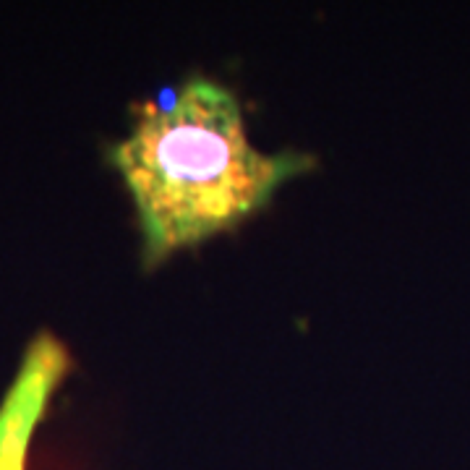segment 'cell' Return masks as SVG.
Instances as JSON below:
<instances>
[{"instance_id": "cell-1", "label": "cell", "mask_w": 470, "mask_h": 470, "mask_svg": "<svg viewBox=\"0 0 470 470\" xmlns=\"http://www.w3.org/2000/svg\"><path fill=\"white\" fill-rule=\"evenodd\" d=\"M131 113V133L110 146V162L136 209L144 269L233 230L316 165L306 152L256 149L238 97L204 74L159 89Z\"/></svg>"}, {"instance_id": "cell-2", "label": "cell", "mask_w": 470, "mask_h": 470, "mask_svg": "<svg viewBox=\"0 0 470 470\" xmlns=\"http://www.w3.org/2000/svg\"><path fill=\"white\" fill-rule=\"evenodd\" d=\"M71 352L52 332H37L0 400V470H26L29 447L71 371Z\"/></svg>"}]
</instances>
